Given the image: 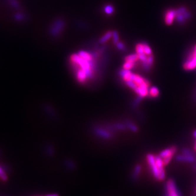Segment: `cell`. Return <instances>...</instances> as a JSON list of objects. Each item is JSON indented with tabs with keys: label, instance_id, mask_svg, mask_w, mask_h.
<instances>
[{
	"label": "cell",
	"instance_id": "603a6c76",
	"mask_svg": "<svg viewBox=\"0 0 196 196\" xmlns=\"http://www.w3.org/2000/svg\"><path fill=\"white\" fill-rule=\"evenodd\" d=\"M127 127L130 129V130L133 132H136L137 131H138V127H137L135 125H134L132 123H130V122H128L127 124Z\"/></svg>",
	"mask_w": 196,
	"mask_h": 196
},
{
	"label": "cell",
	"instance_id": "8fae6325",
	"mask_svg": "<svg viewBox=\"0 0 196 196\" xmlns=\"http://www.w3.org/2000/svg\"><path fill=\"white\" fill-rule=\"evenodd\" d=\"M76 77L78 80L81 83L85 82L87 79L88 78V74H86V73L85 72V71H83L82 69H80L76 73Z\"/></svg>",
	"mask_w": 196,
	"mask_h": 196
},
{
	"label": "cell",
	"instance_id": "9c48e42d",
	"mask_svg": "<svg viewBox=\"0 0 196 196\" xmlns=\"http://www.w3.org/2000/svg\"><path fill=\"white\" fill-rule=\"evenodd\" d=\"M176 159L178 162H193L195 161V158L193 155H178Z\"/></svg>",
	"mask_w": 196,
	"mask_h": 196
},
{
	"label": "cell",
	"instance_id": "cb8c5ba5",
	"mask_svg": "<svg viewBox=\"0 0 196 196\" xmlns=\"http://www.w3.org/2000/svg\"><path fill=\"white\" fill-rule=\"evenodd\" d=\"M153 62H154V57L152 55H150V56H147V61H146L145 62H146L149 66H151L153 64Z\"/></svg>",
	"mask_w": 196,
	"mask_h": 196
},
{
	"label": "cell",
	"instance_id": "6da1fadb",
	"mask_svg": "<svg viewBox=\"0 0 196 196\" xmlns=\"http://www.w3.org/2000/svg\"><path fill=\"white\" fill-rule=\"evenodd\" d=\"M146 158H147L148 165L151 171L153 176L156 180L160 181L159 171L156 162V156H154L152 153H148L146 156Z\"/></svg>",
	"mask_w": 196,
	"mask_h": 196
},
{
	"label": "cell",
	"instance_id": "ba28073f",
	"mask_svg": "<svg viewBox=\"0 0 196 196\" xmlns=\"http://www.w3.org/2000/svg\"><path fill=\"white\" fill-rule=\"evenodd\" d=\"M133 73L130 72V70H127V69H122L121 71H120L119 74L121 77L122 78L123 81L125 82L130 81L131 79V76H132Z\"/></svg>",
	"mask_w": 196,
	"mask_h": 196
},
{
	"label": "cell",
	"instance_id": "44dd1931",
	"mask_svg": "<svg viewBox=\"0 0 196 196\" xmlns=\"http://www.w3.org/2000/svg\"><path fill=\"white\" fill-rule=\"evenodd\" d=\"M144 53L146 54V55L147 56L152 55V51L151 48L150 47V46L147 43H144Z\"/></svg>",
	"mask_w": 196,
	"mask_h": 196
},
{
	"label": "cell",
	"instance_id": "f1b7e54d",
	"mask_svg": "<svg viewBox=\"0 0 196 196\" xmlns=\"http://www.w3.org/2000/svg\"><path fill=\"white\" fill-rule=\"evenodd\" d=\"M114 10H113V8L111 6H107L105 8V12L107 14H112V12H113Z\"/></svg>",
	"mask_w": 196,
	"mask_h": 196
},
{
	"label": "cell",
	"instance_id": "3957f363",
	"mask_svg": "<svg viewBox=\"0 0 196 196\" xmlns=\"http://www.w3.org/2000/svg\"><path fill=\"white\" fill-rule=\"evenodd\" d=\"M165 196H180L173 179H169L166 183Z\"/></svg>",
	"mask_w": 196,
	"mask_h": 196
},
{
	"label": "cell",
	"instance_id": "83f0119b",
	"mask_svg": "<svg viewBox=\"0 0 196 196\" xmlns=\"http://www.w3.org/2000/svg\"><path fill=\"white\" fill-rule=\"evenodd\" d=\"M114 128L116 129H118V130H124V129H126V127H125V126H124V125H123V124H118L115 125Z\"/></svg>",
	"mask_w": 196,
	"mask_h": 196
},
{
	"label": "cell",
	"instance_id": "ac0fdd59",
	"mask_svg": "<svg viewBox=\"0 0 196 196\" xmlns=\"http://www.w3.org/2000/svg\"><path fill=\"white\" fill-rule=\"evenodd\" d=\"M64 162H65V165L68 169H69L70 170H74V169H75V168H76V166L73 161L69 160V159H66Z\"/></svg>",
	"mask_w": 196,
	"mask_h": 196
},
{
	"label": "cell",
	"instance_id": "5b68a950",
	"mask_svg": "<svg viewBox=\"0 0 196 196\" xmlns=\"http://www.w3.org/2000/svg\"><path fill=\"white\" fill-rule=\"evenodd\" d=\"M176 17V10H169L166 12L164 20L165 23L170 26L173 22L174 18Z\"/></svg>",
	"mask_w": 196,
	"mask_h": 196
},
{
	"label": "cell",
	"instance_id": "ffe728a7",
	"mask_svg": "<svg viewBox=\"0 0 196 196\" xmlns=\"http://www.w3.org/2000/svg\"><path fill=\"white\" fill-rule=\"evenodd\" d=\"M135 50L136 54H143L144 53V43H139L136 45ZM145 54V53H144Z\"/></svg>",
	"mask_w": 196,
	"mask_h": 196
},
{
	"label": "cell",
	"instance_id": "4316f807",
	"mask_svg": "<svg viewBox=\"0 0 196 196\" xmlns=\"http://www.w3.org/2000/svg\"><path fill=\"white\" fill-rule=\"evenodd\" d=\"M182 154L183 155H193V153L190 150L187 148H184L182 150Z\"/></svg>",
	"mask_w": 196,
	"mask_h": 196
},
{
	"label": "cell",
	"instance_id": "1f68e13d",
	"mask_svg": "<svg viewBox=\"0 0 196 196\" xmlns=\"http://www.w3.org/2000/svg\"><path fill=\"white\" fill-rule=\"evenodd\" d=\"M45 196H60L58 194H49L46 195Z\"/></svg>",
	"mask_w": 196,
	"mask_h": 196
},
{
	"label": "cell",
	"instance_id": "e0dca14e",
	"mask_svg": "<svg viewBox=\"0 0 196 196\" xmlns=\"http://www.w3.org/2000/svg\"><path fill=\"white\" fill-rule=\"evenodd\" d=\"M149 94L151 95V96L152 98H156L159 94V90L156 87H152L150 89L149 91Z\"/></svg>",
	"mask_w": 196,
	"mask_h": 196
},
{
	"label": "cell",
	"instance_id": "f546056e",
	"mask_svg": "<svg viewBox=\"0 0 196 196\" xmlns=\"http://www.w3.org/2000/svg\"><path fill=\"white\" fill-rule=\"evenodd\" d=\"M116 45H117V47H118L119 50H123L124 48V44L121 42H119V41L116 43Z\"/></svg>",
	"mask_w": 196,
	"mask_h": 196
},
{
	"label": "cell",
	"instance_id": "8992f818",
	"mask_svg": "<svg viewBox=\"0 0 196 196\" xmlns=\"http://www.w3.org/2000/svg\"><path fill=\"white\" fill-rule=\"evenodd\" d=\"M94 132L96 135L102 137L103 139H110L112 137V135L109 132H108L107 131H106L105 129H103L102 128H95Z\"/></svg>",
	"mask_w": 196,
	"mask_h": 196
},
{
	"label": "cell",
	"instance_id": "5bb4252c",
	"mask_svg": "<svg viewBox=\"0 0 196 196\" xmlns=\"http://www.w3.org/2000/svg\"><path fill=\"white\" fill-rule=\"evenodd\" d=\"M111 37H112V32L107 31L106 34L102 37L101 40H100V43H106V41H107L111 38Z\"/></svg>",
	"mask_w": 196,
	"mask_h": 196
},
{
	"label": "cell",
	"instance_id": "4dcf8cb0",
	"mask_svg": "<svg viewBox=\"0 0 196 196\" xmlns=\"http://www.w3.org/2000/svg\"><path fill=\"white\" fill-rule=\"evenodd\" d=\"M194 136L195 137V145H194V150L196 151V131H195L194 132Z\"/></svg>",
	"mask_w": 196,
	"mask_h": 196
},
{
	"label": "cell",
	"instance_id": "484cf974",
	"mask_svg": "<svg viewBox=\"0 0 196 196\" xmlns=\"http://www.w3.org/2000/svg\"><path fill=\"white\" fill-rule=\"evenodd\" d=\"M139 56V59L140 61H141V62H145L147 61V56L145 54L143 53V54H138Z\"/></svg>",
	"mask_w": 196,
	"mask_h": 196
},
{
	"label": "cell",
	"instance_id": "9a60e30c",
	"mask_svg": "<svg viewBox=\"0 0 196 196\" xmlns=\"http://www.w3.org/2000/svg\"><path fill=\"white\" fill-rule=\"evenodd\" d=\"M138 60H139V56L137 54H130V55H128L125 57V61L136 62Z\"/></svg>",
	"mask_w": 196,
	"mask_h": 196
},
{
	"label": "cell",
	"instance_id": "7402d4cb",
	"mask_svg": "<svg viewBox=\"0 0 196 196\" xmlns=\"http://www.w3.org/2000/svg\"><path fill=\"white\" fill-rule=\"evenodd\" d=\"M0 178L4 182H6L8 180V176L5 170H4V169H3L1 166H0Z\"/></svg>",
	"mask_w": 196,
	"mask_h": 196
},
{
	"label": "cell",
	"instance_id": "7c38bea8",
	"mask_svg": "<svg viewBox=\"0 0 196 196\" xmlns=\"http://www.w3.org/2000/svg\"><path fill=\"white\" fill-rule=\"evenodd\" d=\"M78 55L80 56L81 58H83V59H84L86 61H91L93 60V56H91V54L90 53L88 52L80 51V52H79Z\"/></svg>",
	"mask_w": 196,
	"mask_h": 196
},
{
	"label": "cell",
	"instance_id": "d4e9b609",
	"mask_svg": "<svg viewBox=\"0 0 196 196\" xmlns=\"http://www.w3.org/2000/svg\"><path fill=\"white\" fill-rule=\"evenodd\" d=\"M112 38H113V41L114 43H117L119 42V35L118 33L116 31H113L112 32Z\"/></svg>",
	"mask_w": 196,
	"mask_h": 196
},
{
	"label": "cell",
	"instance_id": "7a4b0ae2",
	"mask_svg": "<svg viewBox=\"0 0 196 196\" xmlns=\"http://www.w3.org/2000/svg\"><path fill=\"white\" fill-rule=\"evenodd\" d=\"M177 150V147H171L169 148H166L164 150L160 152L159 156L162 158L164 166H167L172 160L174 153H176Z\"/></svg>",
	"mask_w": 196,
	"mask_h": 196
},
{
	"label": "cell",
	"instance_id": "2e32d148",
	"mask_svg": "<svg viewBox=\"0 0 196 196\" xmlns=\"http://www.w3.org/2000/svg\"><path fill=\"white\" fill-rule=\"evenodd\" d=\"M135 66V62L133 61H125L123 65V68L124 69L130 70L133 68Z\"/></svg>",
	"mask_w": 196,
	"mask_h": 196
},
{
	"label": "cell",
	"instance_id": "277c9868",
	"mask_svg": "<svg viewBox=\"0 0 196 196\" xmlns=\"http://www.w3.org/2000/svg\"><path fill=\"white\" fill-rule=\"evenodd\" d=\"M176 17L178 22L183 23L190 17V14L185 7H181L176 10Z\"/></svg>",
	"mask_w": 196,
	"mask_h": 196
},
{
	"label": "cell",
	"instance_id": "d6986e66",
	"mask_svg": "<svg viewBox=\"0 0 196 196\" xmlns=\"http://www.w3.org/2000/svg\"><path fill=\"white\" fill-rule=\"evenodd\" d=\"M46 153L49 157H52L55 153L54 148L52 147L51 145H48L46 146Z\"/></svg>",
	"mask_w": 196,
	"mask_h": 196
},
{
	"label": "cell",
	"instance_id": "4fadbf2b",
	"mask_svg": "<svg viewBox=\"0 0 196 196\" xmlns=\"http://www.w3.org/2000/svg\"><path fill=\"white\" fill-rule=\"evenodd\" d=\"M141 166L140 164H137L135 166L134 171H133V173L132 174V178L133 180H136L138 177L139 176V175L141 173Z\"/></svg>",
	"mask_w": 196,
	"mask_h": 196
},
{
	"label": "cell",
	"instance_id": "52a82bcc",
	"mask_svg": "<svg viewBox=\"0 0 196 196\" xmlns=\"http://www.w3.org/2000/svg\"><path fill=\"white\" fill-rule=\"evenodd\" d=\"M64 27V23L62 22H59L53 25L52 27L50 33L53 36H58L60 35L61 31Z\"/></svg>",
	"mask_w": 196,
	"mask_h": 196
},
{
	"label": "cell",
	"instance_id": "30bf717a",
	"mask_svg": "<svg viewBox=\"0 0 196 196\" xmlns=\"http://www.w3.org/2000/svg\"><path fill=\"white\" fill-rule=\"evenodd\" d=\"M131 80L134 82L137 86H139L141 84H143L144 83H145L146 81H147L146 79H145L143 77H141V76L139 75V74H134V73L132 74Z\"/></svg>",
	"mask_w": 196,
	"mask_h": 196
}]
</instances>
